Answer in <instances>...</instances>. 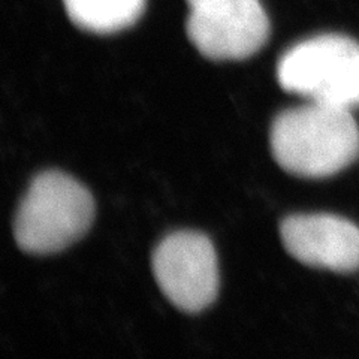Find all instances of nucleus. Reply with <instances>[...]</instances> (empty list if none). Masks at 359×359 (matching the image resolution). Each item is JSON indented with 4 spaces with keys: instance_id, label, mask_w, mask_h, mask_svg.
Segmentation results:
<instances>
[{
    "instance_id": "nucleus-1",
    "label": "nucleus",
    "mask_w": 359,
    "mask_h": 359,
    "mask_svg": "<svg viewBox=\"0 0 359 359\" xmlns=\"http://www.w3.org/2000/svg\"><path fill=\"white\" fill-rule=\"evenodd\" d=\"M274 161L283 171L325 178L359 157V128L352 109L310 102L282 111L269 130Z\"/></svg>"
},
{
    "instance_id": "nucleus-2",
    "label": "nucleus",
    "mask_w": 359,
    "mask_h": 359,
    "mask_svg": "<svg viewBox=\"0 0 359 359\" xmlns=\"http://www.w3.org/2000/svg\"><path fill=\"white\" fill-rule=\"evenodd\" d=\"M95 202L75 178L45 171L32 180L14 219V237L20 250L51 255L66 249L90 228Z\"/></svg>"
},
{
    "instance_id": "nucleus-3",
    "label": "nucleus",
    "mask_w": 359,
    "mask_h": 359,
    "mask_svg": "<svg viewBox=\"0 0 359 359\" xmlns=\"http://www.w3.org/2000/svg\"><path fill=\"white\" fill-rule=\"evenodd\" d=\"M277 81L310 102L359 108V42L343 35L301 41L280 57Z\"/></svg>"
},
{
    "instance_id": "nucleus-4",
    "label": "nucleus",
    "mask_w": 359,
    "mask_h": 359,
    "mask_svg": "<svg viewBox=\"0 0 359 359\" xmlns=\"http://www.w3.org/2000/svg\"><path fill=\"white\" fill-rule=\"evenodd\" d=\"M187 36L210 60H244L269 36V20L259 0H186Z\"/></svg>"
},
{
    "instance_id": "nucleus-5",
    "label": "nucleus",
    "mask_w": 359,
    "mask_h": 359,
    "mask_svg": "<svg viewBox=\"0 0 359 359\" xmlns=\"http://www.w3.org/2000/svg\"><path fill=\"white\" fill-rule=\"evenodd\" d=\"M151 266L157 286L177 309L199 313L215 302L219 292L217 256L204 233H170L154 249Z\"/></svg>"
},
{
    "instance_id": "nucleus-6",
    "label": "nucleus",
    "mask_w": 359,
    "mask_h": 359,
    "mask_svg": "<svg viewBox=\"0 0 359 359\" xmlns=\"http://www.w3.org/2000/svg\"><path fill=\"white\" fill-rule=\"evenodd\" d=\"M286 252L307 266L335 273L359 269V226L334 215H294L280 223Z\"/></svg>"
},
{
    "instance_id": "nucleus-7",
    "label": "nucleus",
    "mask_w": 359,
    "mask_h": 359,
    "mask_svg": "<svg viewBox=\"0 0 359 359\" xmlns=\"http://www.w3.org/2000/svg\"><path fill=\"white\" fill-rule=\"evenodd\" d=\"M66 14L81 30L109 35L137 22L145 0H63Z\"/></svg>"
}]
</instances>
